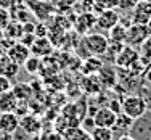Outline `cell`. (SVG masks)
Here are the masks:
<instances>
[{"label":"cell","instance_id":"2e32d148","mask_svg":"<svg viewBox=\"0 0 151 140\" xmlns=\"http://www.w3.org/2000/svg\"><path fill=\"white\" fill-rule=\"evenodd\" d=\"M16 106H18V100L12 90L0 95V113H8V111L15 113Z\"/></svg>","mask_w":151,"mask_h":140},{"label":"cell","instance_id":"4dcf8cb0","mask_svg":"<svg viewBox=\"0 0 151 140\" xmlns=\"http://www.w3.org/2000/svg\"><path fill=\"white\" fill-rule=\"evenodd\" d=\"M108 108H109V110H113L116 114L122 113V106H121V103L117 102V100H111V102L108 103Z\"/></svg>","mask_w":151,"mask_h":140},{"label":"cell","instance_id":"6da1fadb","mask_svg":"<svg viewBox=\"0 0 151 140\" xmlns=\"http://www.w3.org/2000/svg\"><path fill=\"white\" fill-rule=\"evenodd\" d=\"M82 44H84L88 55L103 56L108 50V45H109V39L101 32H88V34H85Z\"/></svg>","mask_w":151,"mask_h":140},{"label":"cell","instance_id":"d590c367","mask_svg":"<svg viewBox=\"0 0 151 140\" xmlns=\"http://www.w3.org/2000/svg\"><path fill=\"white\" fill-rule=\"evenodd\" d=\"M148 27H150V29H151V19L148 21Z\"/></svg>","mask_w":151,"mask_h":140},{"label":"cell","instance_id":"ba28073f","mask_svg":"<svg viewBox=\"0 0 151 140\" xmlns=\"http://www.w3.org/2000/svg\"><path fill=\"white\" fill-rule=\"evenodd\" d=\"M19 129L27 135H39L42 132V121L37 116L27 113L19 118Z\"/></svg>","mask_w":151,"mask_h":140},{"label":"cell","instance_id":"30bf717a","mask_svg":"<svg viewBox=\"0 0 151 140\" xmlns=\"http://www.w3.org/2000/svg\"><path fill=\"white\" fill-rule=\"evenodd\" d=\"M19 129V116L13 111L0 113V132L2 134H15Z\"/></svg>","mask_w":151,"mask_h":140},{"label":"cell","instance_id":"e575fe53","mask_svg":"<svg viewBox=\"0 0 151 140\" xmlns=\"http://www.w3.org/2000/svg\"><path fill=\"white\" fill-rule=\"evenodd\" d=\"M2 55H5V50H3L2 47H0V56H2Z\"/></svg>","mask_w":151,"mask_h":140},{"label":"cell","instance_id":"f546056e","mask_svg":"<svg viewBox=\"0 0 151 140\" xmlns=\"http://www.w3.org/2000/svg\"><path fill=\"white\" fill-rule=\"evenodd\" d=\"M35 40V34H29V32H23L21 35V44H24L26 47H31Z\"/></svg>","mask_w":151,"mask_h":140},{"label":"cell","instance_id":"4316f807","mask_svg":"<svg viewBox=\"0 0 151 140\" xmlns=\"http://www.w3.org/2000/svg\"><path fill=\"white\" fill-rule=\"evenodd\" d=\"M12 85H13L12 79H8V77H5V76L0 74V95L5 93V92H8V90H12Z\"/></svg>","mask_w":151,"mask_h":140},{"label":"cell","instance_id":"ffe728a7","mask_svg":"<svg viewBox=\"0 0 151 140\" xmlns=\"http://www.w3.org/2000/svg\"><path fill=\"white\" fill-rule=\"evenodd\" d=\"M134 123H135V119H132L130 116H127L125 113H119V114L116 116V123H114V127H113V129H116V131H121V132H124V134H127V132L132 129Z\"/></svg>","mask_w":151,"mask_h":140},{"label":"cell","instance_id":"7402d4cb","mask_svg":"<svg viewBox=\"0 0 151 140\" xmlns=\"http://www.w3.org/2000/svg\"><path fill=\"white\" fill-rule=\"evenodd\" d=\"M140 60L146 66H151V35L146 37L145 42L140 45Z\"/></svg>","mask_w":151,"mask_h":140},{"label":"cell","instance_id":"f1b7e54d","mask_svg":"<svg viewBox=\"0 0 151 140\" xmlns=\"http://www.w3.org/2000/svg\"><path fill=\"white\" fill-rule=\"evenodd\" d=\"M8 23H10V12L5 8H0V27L5 29Z\"/></svg>","mask_w":151,"mask_h":140},{"label":"cell","instance_id":"5bb4252c","mask_svg":"<svg viewBox=\"0 0 151 140\" xmlns=\"http://www.w3.org/2000/svg\"><path fill=\"white\" fill-rule=\"evenodd\" d=\"M18 73H19V64L13 63L12 60L6 56V53L0 56V74H2V76L13 79V77L18 76Z\"/></svg>","mask_w":151,"mask_h":140},{"label":"cell","instance_id":"5b68a950","mask_svg":"<svg viewBox=\"0 0 151 140\" xmlns=\"http://www.w3.org/2000/svg\"><path fill=\"white\" fill-rule=\"evenodd\" d=\"M119 21H121L119 12L116 8H108V10H103V12H100L96 15V27L100 31H109Z\"/></svg>","mask_w":151,"mask_h":140},{"label":"cell","instance_id":"d4e9b609","mask_svg":"<svg viewBox=\"0 0 151 140\" xmlns=\"http://www.w3.org/2000/svg\"><path fill=\"white\" fill-rule=\"evenodd\" d=\"M95 3V15H98L100 12L108 8H114V2L113 0H93Z\"/></svg>","mask_w":151,"mask_h":140},{"label":"cell","instance_id":"7a4b0ae2","mask_svg":"<svg viewBox=\"0 0 151 140\" xmlns=\"http://www.w3.org/2000/svg\"><path fill=\"white\" fill-rule=\"evenodd\" d=\"M121 106H122V113L130 116L132 119H140L148 111V103L142 95H127L122 100Z\"/></svg>","mask_w":151,"mask_h":140},{"label":"cell","instance_id":"83f0119b","mask_svg":"<svg viewBox=\"0 0 151 140\" xmlns=\"http://www.w3.org/2000/svg\"><path fill=\"white\" fill-rule=\"evenodd\" d=\"M81 127L84 129V131L90 132L93 127H95V121H93V116H90V114H87V116L84 118V119L81 121Z\"/></svg>","mask_w":151,"mask_h":140},{"label":"cell","instance_id":"836d02e7","mask_svg":"<svg viewBox=\"0 0 151 140\" xmlns=\"http://www.w3.org/2000/svg\"><path fill=\"white\" fill-rule=\"evenodd\" d=\"M0 140H13V135L12 134H2L0 135Z\"/></svg>","mask_w":151,"mask_h":140},{"label":"cell","instance_id":"d6986e66","mask_svg":"<svg viewBox=\"0 0 151 140\" xmlns=\"http://www.w3.org/2000/svg\"><path fill=\"white\" fill-rule=\"evenodd\" d=\"M108 39H109V42H119V44H124L125 42V34H127V26H125L124 23H117L114 27H111L109 31H108Z\"/></svg>","mask_w":151,"mask_h":140},{"label":"cell","instance_id":"8fae6325","mask_svg":"<svg viewBox=\"0 0 151 140\" xmlns=\"http://www.w3.org/2000/svg\"><path fill=\"white\" fill-rule=\"evenodd\" d=\"M74 27L79 34H88L93 27H96V15L95 13H81L76 18Z\"/></svg>","mask_w":151,"mask_h":140},{"label":"cell","instance_id":"52a82bcc","mask_svg":"<svg viewBox=\"0 0 151 140\" xmlns=\"http://www.w3.org/2000/svg\"><path fill=\"white\" fill-rule=\"evenodd\" d=\"M5 53H6V56H8L13 63L23 66V63L31 56V48H29V47H26L24 44H21V42H13V44L6 48Z\"/></svg>","mask_w":151,"mask_h":140},{"label":"cell","instance_id":"9a60e30c","mask_svg":"<svg viewBox=\"0 0 151 140\" xmlns=\"http://www.w3.org/2000/svg\"><path fill=\"white\" fill-rule=\"evenodd\" d=\"M12 92L15 93L18 102H29V100L34 97V90H32V85L24 84V82H19V84H13L12 85Z\"/></svg>","mask_w":151,"mask_h":140},{"label":"cell","instance_id":"8d00e7d4","mask_svg":"<svg viewBox=\"0 0 151 140\" xmlns=\"http://www.w3.org/2000/svg\"><path fill=\"white\" fill-rule=\"evenodd\" d=\"M150 84H151V82H150Z\"/></svg>","mask_w":151,"mask_h":140},{"label":"cell","instance_id":"e0dca14e","mask_svg":"<svg viewBox=\"0 0 151 140\" xmlns=\"http://www.w3.org/2000/svg\"><path fill=\"white\" fill-rule=\"evenodd\" d=\"M63 140H92L90 132L84 131L81 126H76V127H68L63 132Z\"/></svg>","mask_w":151,"mask_h":140},{"label":"cell","instance_id":"7c38bea8","mask_svg":"<svg viewBox=\"0 0 151 140\" xmlns=\"http://www.w3.org/2000/svg\"><path fill=\"white\" fill-rule=\"evenodd\" d=\"M31 53L35 56H39V58H44V56H48L50 53L53 52V44L50 39L47 37H35L34 44L31 47Z\"/></svg>","mask_w":151,"mask_h":140},{"label":"cell","instance_id":"603a6c76","mask_svg":"<svg viewBox=\"0 0 151 140\" xmlns=\"http://www.w3.org/2000/svg\"><path fill=\"white\" fill-rule=\"evenodd\" d=\"M40 64L42 63H40V58H39V56L31 55L29 58L23 63V66H24V69H26L29 74H35V73H39V71H40V68H42Z\"/></svg>","mask_w":151,"mask_h":140},{"label":"cell","instance_id":"44dd1931","mask_svg":"<svg viewBox=\"0 0 151 140\" xmlns=\"http://www.w3.org/2000/svg\"><path fill=\"white\" fill-rule=\"evenodd\" d=\"M90 137L92 140H114V132L109 127H98V126H95L90 131Z\"/></svg>","mask_w":151,"mask_h":140},{"label":"cell","instance_id":"4fadbf2b","mask_svg":"<svg viewBox=\"0 0 151 140\" xmlns=\"http://www.w3.org/2000/svg\"><path fill=\"white\" fill-rule=\"evenodd\" d=\"M100 82H101V87H113L117 82V71L113 66H105L103 64L101 69L96 73Z\"/></svg>","mask_w":151,"mask_h":140},{"label":"cell","instance_id":"8992f818","mask_svg":"<svg viewBox=\"0 0 151 140\" xmlns=\"http://www.w3.org/2000/svg\"><path fill=\"white\" fill-rule=\"evenodd\" d=\"M138 60H140V53L135 50V47L124 45V47H122V50L117 53L114 63H116L117 68L129 69V68H132V64H134L135 61H138Z\"/></svg>","mask_w":151,"mask_h":140},{"label":"cell","instance_id":"d6a6232c","mask_svg":"<svg viewBox=\"0 0 151 140\" xmlns=\"http://www.w3.org/2000/svg\"><path fill=\"white\" fill-rule=\"evenodd\" d=\"M117 140H135V139L132 137V135H129V134H122Z\"/></svg>","mask_w":151,"mask_h":140},{"label":"cell","instance_id":"1f68e13d","mask_svg":"<svg viewBox=\"0 0 151 140\" xmlns=\"http://www.w3.org/2000/svg\"><path fill=\"white\" fill-rule=\"evenodd\" d=\"M15 5H16V0H0V8L12 10Z\"/></svg>","mask_w":151,"mask_h":140},{"label":"cell","instance_id":"ac0fdd59","mask_svg":"<svg viewBox=\"0 0 151 140\" xmlns=\"http://www.w3.org/2000/svg\"><path fill=\"white\" fill-rule=\"evenodd\" d=\"M103 64L105 63L101 61V56H92L90 55L82 63V71H84V74H96L101 69Z\"/></svg>","mask_w":151,"mask_h":140},{"label":"cell","instance_id":"9c48e42d","mask_svg":"<svg viewBox=\"0 0 151 140\" xmlns=\"http://www.w3.org/2000/svg\"><path fill=\"white\" fill-rule=\"evenodd\" d=\"M116 116L117 114L114 113L113 110H109L108 106H101L95 111L93 114V121H95V126L98 127H114V123H116Z\"/></svg>","mask_w":151,"mask_h":140},{"label":"cell","instance_id":"277c9868","mask_svg":"<svg viewBox=\"0 0 151 140\" xmlns=\"http://www.w3.org/2000/svg\"><path fill=\"white\" fill-rule=\"evenodd\" d=\"M151 19V0H138L130 10V21L138 24H148Z\"/></svg>","mask_w":151,"mask_h":140},{"label":"cell","instance_id":"cb8c5ba5","mask_svg":"<svg viewBox=\"0 0 151 140\" xmlns=\"http://www.w3.org/2000/svg\"><path fill=\"white\" fill-rule=\"evenodd\" d=\"M113 2H114V8L116 10H119V12H130L138 0H113Z\"/></svg>","mask_w":151,"mask_h":140},{"label":"cell","instance_id":"484cf974","mask_svg":"<svg viewBox=\"0 0 151 140\" xmlns=\"http://www.w3.org/2000/svg\"><path fill=\"white\" fill-rule=\"evenodd\" d=\"M39 140H63V134L58 131H44L39 134Z\"/></svg>","mask_w":151,"mask_h":140},{"label":"cell","instance_id":"3957f363","mask_svg":"<svg viewBox=\"0 0 151 140\" xmlns=\"http://www.w3.org/2000/svg\"><path fill=\"white\" fill-rule=\"evenodd\" d=\"M151 35V29L148 24H138V23H130L127 26V34H125V45L130 47H140L145 42L146 37Z\"/></svg>","mask_w":151,"mask_h":140}]
</instances>
